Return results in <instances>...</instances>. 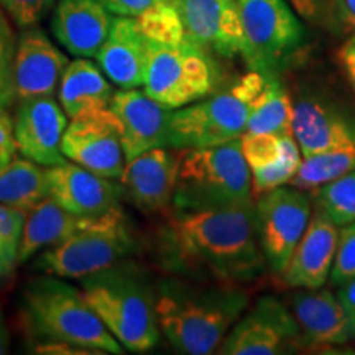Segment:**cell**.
I'll return each mask as SVG.
<instances>
[{
	"label": "cell",
	"instance_id": "cell-1",
	"mask_svg": "<svg viewBox=\"0 0 355 355\" xmlns=\"http://www.w3.org/2000/svg\"><path fill=\"white\" fill-rule=\"evenodd\" d=\"M163 261L171 272L220 283H242L263 273L255 204L175 212L163 229Z\"/></svg>",
	"mask_w": 355,
	"mask_h": 355
},
{
	"label": "cell",
	"instance_id": "cell-9",
	"mask_svg": "<svg viewBox=\"0 0 355 355\" xmlns=\"http://www.w3.org/2000/svg\"><path fill=\"white\" fill-rule=\"evenodd\" d=\"M248 102L232 86L229 91L171 110L166 146L180 150L209 148L237 140L247 130Z\"/></svg>",
	"mask_w": 355,
	"mask_h": 355
},
{
	"label": "cell",
	"instance_id": "cell-13",
	"mask_svg": "<svg viewBox=\"0 0 355 355\" xmlns=\"http://www.w3.org/2000/svg\"><path fill=\"white\" fill-rule=\"evenodd\" d=\"M186 40L209 55L242 56L245 48L237 0H175Z\"/></svg>",
	"mask_w": 355,
	"mask_h": 355
},
{
	"label": "cell",
	"instance_id": "cell-21",
	"mask_svg": "<svg viewBox=\"0 0 355 355\" xmlns=\"http://www.w3.org/2000/svg\"><path fill=\"white\" fill-rule=\"evenodd\" d=\"M97 66L115 86H144L148 63V38L133 17H114L107 38L94 56Z\"/></svg>",
	"mask_w": 355,
	"mask_h": 355
},
{
	"label": "cell",
	"instance_id": "cell-33",
	"mask_svg": "<svg viewBox=\"0 0 355 355\" xmlns=\"http://www.w3.org/2000/svg\"><path fill=\"white\" fill-rule=\"evenodd\" d=\"M288 2L293 10L311 25L336 35L347 30L343 0H288Z\"/></svg>",
	"mask_w": 355,
	"mask_h": 355
},
{
	"label": "cell",
	"instance_id": "cell-25",
	"mask_svg": "<svg viewBox=\"0 0 355 355\" xmlns=\"http://www.w3.org/2000/svg\"><path fill=\"white\" fill-rule=\"evenodd\" d=\"M114 87L99 66L87 58H78L66 66L58 86V102L68 119L107 109Z\"/></svg>",
	"mask_w": 355,
	"mask_h": 355
},
{
	"label": "cell",
	"instance_id": "cell-43",
	"mask_svg": "<svg viewBox=\"0 0 355 355\" xmlns=\"http://www.w3.org/2000/svg\"><path fill=\"white\" fill-rule=\"evenodd\" d=\"M8 347H10V336H8L7 322L3 318V311L0 308V355L7 354Z\"/></svg>",
	"mask_w": 355,
	"mask_h": 355
},
{
	"label": "cell",
	"instance_id": "cell-40",
	"mask_svg": "<svg viewBox=\"0 0 355 355\" xmlns=\"http://www.w3.org/2000/svg\"><path fill=\"white\" fill-rule=\"evenodd\" d=\"M337 56H339L345 78H347L349 84L355 92V33L344 43V46L340 48Z\"/></svg>",
	"mask_w": 355,
	"mask_h": 355
},
{
	"label": "cell",
	"instance_id": "cell-42",
	"mask_svg": "<svg viewBox=\"0 0 355 355\" xmlns=\"http://www.w3.org/2000/svg\"><path fill=\"white\" fill-rule=\"evenodd\" d=\"M337 298L343 303L344 309L347 311L350 321L355 326V279L349 282L347 285L340 286L339 293H337Z\"/></svg>",
	"mask_w": 355,
	"mask_h": 355
},
{
	"label": "cell",
	"instance_id": "cell-14",
	"mask_svg": "<svg viewBox=\"0 0 355 355\" xmlns=\"http://www.w3.org/2000/svg\"><path fill=\"white\" fill-rule=\"evenodd\" d=\"M291 128L303 158L355 146V115L329 97L300 96L293 104Z\"/></svg>",
	"mask_w": 355,
	"mask_h": 355
},
{
	"label": "cell",
	"instance_id": "cell-4",
	"mask_svg": "<svg viewBox=\"0 0 355 355\" xmlns=\"http://www.w3.org/2000/svg\"><path fill=\"white\" fill-rule=\"evenodd\" d=\"M21 301L26 324L37 337L76 344L101 355L125 352L89 306L83 291L61 278L46 275L30 279Z\"/></svg>",
	"mask_w": 355,
	"mask_h": 355
},
{
	"label": "cell",
	"instance_id": "cell-24",
	"mask_svg": "<svg viewBox=\"0 0 355 355\" xmlns=\"http://www.w3.org/2000/svg\"><path fill=\"white\" fill-rule=\"evenodd\" d=\"M239 81L248 101V133L293 135V102L277 74L252 71Z\"/></svg>",
	"mask_w": 355,
	"mask_h": 355
},
{
	"label": "cell",
	"instance_id": "cell-35",
	"mask_svg": "<svg viewBox=\"0 0 355 355\" xmlns=\"http://www.w3.org/2000/svg\"><path fill=\"white\" fill-rule=\"evenodd\" d=\"M55 3L56 0H0V6L20 28L40 24Z\"/></svg>",
	"mask_w": 355,
	"mask_h": 355
},
{
	"label": "cell",
	"instance_id": "cell-7",
	"mask_svg": "<svg viewBox=\"0 0 355 355\" xmlns=\"http://www.w3.org/2000/svg\"><path fill=\"white\" fill-rule=\"evenodd\" d=\"M217 66L209 53L188 40L163 44L148 40L145 94L175 110L204 99L214 91Z\"/></svg>",
	"mask_w": 355,
	"mask_h": 355
},
{
	"label": "cell",
	"instance_id": "cell-37",
	"mask_svg": "<svg viewBox=\"0 0 355 355\" xmlns=\"http://www.w3.org/2000/svg\"><path fill=\"white\" fill-rule=\"evenodd\" d=\"M110 13L117 17H140L141 13L152 8L163 0H101Z\"/></svg>",
	"mask_w": 355,
	"mask_h": 355
},
{
	"label": "cell",
	"instance_id": "cell-28",
	"mask_svg": "<svg viewBox=\"0 0 355 355\" xmlns=\"http://www.w3.org/2000/svg\"><path fill=\"white\" fill-rule=\"evenodd\" d=\"M352 170H355V146L331 150L301 159L290 184L300 189H318Z\"/></svg>",
	"mask_w": 355,
	"mask_h": 355
},
{
	"label": "cell",
	"instance_id": "cell-27",
	"mask_svg": "<svg viewBox=\"0 0 355 355\" xmlns=\"http://www.w3.org/2000/svg\"><path fill=\"white\" fill-rule=\"evenodd\" d=\"M48 196L46 168L25 157L0 168V204L26 212Z\"/></svg>",
	"mask_w": 355,
	"mask_h": 355
},
{
	"label": "cell",
	"instance_id": "cell-31",
	"mask_svg": "<svg viewBox=\"0 0 355 355\" xmlns=\"http://www.w3.org/2000/svg\"><path fill=\"white\" fill-rule=\"evenodd\" d=\"M290 135L275 133H248L241 137V150L250 171L268 168L283 158L286 150V139Z\"/></svg>",
	"mask_w": 355,
	"mask_h": 355
},
{
	"label": "cell",
	"instance_id": "cell-8",
	"mask_svg": "<svg viewBox=\"0 0 355 355\" xmlns=\"http://www.w3.org/2000/svg\"><path fill=\"white\" fill-rule=\"evenodd\" d=\"M245 37L242 58L259 73L278 74L304 46L306 32L285 0H237Z\"/></svg>",
	"mask_w": 355,
	"mask_h": 355
},
{
	"label": "cell",
	"instance_id": "cell-32",
	"mask_svg": "<svg viewBox=\"0 0 355 355\" xmlns=\"http://www.w3.org/2000/svg\"><path fill=\"white\" fill-rule=\"evenodd\" d=\"M301 163V150L298 146V141L293 135L286 139V150L283 158L278 163L261 168V170L250 171L252 173V189L254 193H266V191L285 186L293 180L296 175Z\"/></svg>",
	"mask_w": 355,
	"mask_h": 355
},
{
	"label": "cell",
	"instance_id": "cell-18",
	"mask_svg": "<svg viewBox=\"0 0 355 355\" xmlns=\"http://www.w3.org/2000/svg\"><path fill=\"white\" fill-rule=\"evenodd\" d=\"M109 109L112 110L121 128L125 159H132L137 155L158 146H166L171 110L145 94V91H115Z\"/></svg>",
	"mask_w": 355,
	"mask_h": 355
},
{
	"label": "cell",
	"instance_id": "cell-10",
	"mask_svg": "<svg viewBox=\"0 0 355 355\" xmlns=\"http://www.w3.org/2000/svg\"><path fill=\"white\" fill-rule=\"evenodd\" d=\"M311 217V198L304 189H270L255 204L259 242L273 273L283 275L293 252L303 237Z\"/></svg>",
	"mask_w": 355,
	"mask_h": 355
},
{
	"label": "cell",
	"instance_id": "cell-22",
	"mask_svg": "<svg viewBox=\"0 0 355 355\" xmlns=\"http://www.w3.org/2000/svg\"><path fill=\"white\" fill-rule=\"evenodd\" d=\"M337 237L339 227L316 207L311 212L308 227L282 275L286 285L300 290L321 288L329 278Z\"/></svg>",
	"mask_w": 355,
	"mask_h": 355
},
{
	"label": "cell",
	"instance_id": "cell-20",
	"mask_svg": "<svg viewBox=\"0 0 355 355\" xmlns=\"http://www.w3.org/2000/svg\"><path fill=\"white\" fill-rule=\"evenodd\" d=\"M291 313L298 322L301 344L343 345L355 339L350 321L337 295L324 288L296 291L291 296Z\"/></svg>",
	"mask_w": 355,
	"mask_h": 355
},
{
	"label": "cell",
	"instance_id": "cell-36",
	"mask_svg": "<svg viewBox=\"0 0 355 355\" xmlns=\"http://www.w3.org/2000/svg\"><path fill=\"white\" fill-rule=\"evenodd\" d=\"M17 144L13 135V119L8 110L0 112V168H3L15 158Z\"/></svg>",
	"mask_w": 355,
	"mask_h": 355
},
{
	"label": "cell",
	"instance_id": "cell-19",
	"mask_svg": "<svg viewBox=\"0 0 355 355\" xmlns=\"http://www.w3.org/2000/svg\"><path fill=\"white\" fill-rule=\"evenodd\" d=\"M50 196L79 217H94L121 206L122 186L73 162L46 168Z\"/></svg>",
	"mask_w": 355,
	"mask_h": 355
},
{
	"label": "cell",
	"instance_id": "cell-39",
	"mask_svg": "<svg viewBox=\"0 0 355 355\" xmlns=\"http://www.w3.org/2000/svg\"><path fill=\"white\" fill-rule=\"evenodd\" d=\"M15 37L8 24L6 13L0 8V68L12 64L13 51H15Z\"/></svg>",
	"mask_w": 355,
	"mask_h": 355
},
{
	"label": "cell",
	"instance_id": "cell-29",
	"mask_svg": "<svg viewBox=\"0 0 355 355\" xmlns=\"http://www.w3.org/2000/svg\"><path fill=\"white\" fill-rule=\"evenodd\" d=\"M316 207L334 222L337 227L355 222V170L334 181L319 186Z\"/></svg>",
	"mask_w": 355,
	"mask_h": 355
},
{
	"label": "cell",
	"instance_id": "cell-44",
	"mask_svg": "<svg viewBox=\"0 0 355 355\" xmlns=\"http://www.w3.org/2000/svg\"><path fill=\"white\" fill-rule=\"evenodd\" d=\"M344 20L347 28L355 30V0H343Z\"/></svg>",
	"mask_w": 355,
	"mask_h": 355
},
{
	"label": "cell",
	"instance_id": "cell-6",
	"mask_svg": "<svg viewBox=\"0 0 355 355\" xmlns=\"http://www.w3.org/2000/svg\"><path fill=\"white\" fill-rule=\"evenodd\" d=\"M135 250L130 224L122 206L87 217L86 224L64 242L46 248L37 260L42 272L63 279H83L114 266Z\"/></svg>",
	"mask_w": 355,
	"mask_h": 355
},
{
	"label": "cell",
	"instance_id": "cell-34",
	"mask_svg": "<svg viewBox=\"0 0 355 355\" xmlns=\"http://www.w3.org/2000/svg\"><path fill=\"white\" fill-rule=\"evenodd\" d=\"M329 279L337 288L355 279V222L339 227Z\"/></svg>",
	"mask_w": 355,
	"mask_h": 355
},
{
	"label": "cell",
	"instance_id": "cell-2",
	"mask_svg": "<svg viewBox=\"0 0 355 355\" xmlns=\"http://www.w3.org/2000/svg\"><path fill=\"white\" fill-rule=\"evenodd\" d=\"M155 298L159 331L188 355L216 352L248 304L247 293L232 283L199 285L181 278L159 282Z\"/></svg>",
	"mask_w": 355,
	"mask_h": 355
},
{
	"label": "cell",
	"instance_id": "cell-11",
	"mask_svg": "<svg viewBox=\"0 0 355 355\" xmlns=\"http://www.w3.org/2000/svg\"><path fill=\"white\" fill-rule=\"evenodd\" d=\"M303 349L298 322L290 309L273 296L257 301L239 318L222 340V355H278Z\"/></svg>",
	"mask_w": 355,
	"mask_h": 355
},
{
	"label": "cell",
	"instance_id": "cell-17",
	"mask_svg": "<svg viewBox=\"0 0 355 355\" xmlns=\"http://www.w3.org/2000/svg\"><path fill=\"white\" fill-rule=\"evenodd\" d=\"M180 159V150L170 146H158L127 159L119 178L123 194L141 212L168 211L173 207Z\"/></svg>",
	"mask_w": 355,
	"mask_h": 355
},
{
	"label": "cell",
	"instance_id": "cell-41",
	"mask_svg": "<svg viewBox=\"0 0 355 355\" xmlns=\"http://www.w3.org/2000/svg\"><path fill=\"white\" fill-rule=\"evenodd\" d=\"M15 104L12 87V64L0 68V112L10 109Z\"/></svg>",
	"mask_w": 355,
	"mask_h": 355
},
{
	"label": "cell",
	"instance_id": "cell-26",
	"mask_svg": "<svg viewBox=\"0 0 355 355\" xmlns=\"http://www.w3.org/2000/svg\"><path fill=\"white\" fill-rule=\"evenodd\" d=\"M87 217L71 214L61 207L51 196L35 204L30 211L25 212L24 230H21L19 261L30 260L38 252L55 247L64 242L71 235L84 227Z\"/></svg>",
	"mask_w": 355,
	"mask_h": 355
},
{
	"label": "cell",
	"instance_id": "cell-3",
	"mask_svg": "<svg viewBox=\"0 0 355 355\" xmlns=\"http://www.w3.org/2000/svg\"><path fill=\"white\" fill-rule=\"evenodd\" d=\"M79 282L89 306L123 349L145 354L158 344L157 298L140 268L121 261Z\"/></svg>",
	"mask_w": 355,
	"mask_h": 355
},
{
	"label": "cell",
	"instance_id": "cell-16",
	"mask_svg": "<svg viewBox=\"0 0 355 355\" xmlns=\"http://www.w3.org/2000/svg\"><path fill=\"white\" fill-rule=\"evenodd\" d=\"M68 66L64 55L46 33L28 26L15 43L12 58L13 99L21 102L42 96H53Z\"/></svg>",
	"mask_w": 355,
	"mask_h": 355
},
{
	"label": "cell",
	"instance_id": "cell-45",
	"mask_svg": "<svg viewBox=\"0 0 355 355\" xmlns=\"http://www.w3.org/2000/svg\"><path fill=\"white\" fill-rule=\"evenodd\" d=\"M6 279V275H3V268H2V252H0V282Z\"/></svg>",
	"mask_w": 355,
	"mask_h": 355
},
{
	"label": "cell",
	"instance_id": "cell-15",
	"mask_svg": "<svg viewBox=\"0 0 355 355\" xmlns=\"http://www.w3.org/2000/svg\"><path fill=\"white\" fill-rule=\"evenodd\" d=\"M12 119L17 152L21 157L44 168L66 162L61 141L68 127V115L53 96L17 102Z\"/></svg>",
	"mask_w": 355,
	"mask_h": 355
},
{
	"label": "cell",
	"instance_id": "cell-38",
	"mask_svg": "<svg viewBox=\"0 0 355 355\" xmlns=\"http://www.w3.org/2000/svg\"><path fill=\"white\" fill-rule=\"evenodd\" d=\"M35 354H46V355H101L97 350L81 347V345L60 343V340H44L35 345Z\"/></svg>",
	"mask_w": 355,
	"mask_h": 355
},
{
	"label": "cell",
	"instance_id": "cell-5",
	"mask_svg": "<svg viewBox=\"0 0 355 355\" xmlns=\"http://www.w3.org/2000/svg\"><path fill=\"white\" fill-rule=\"evenodd\" d=\"M252 173L241 139L209 148L181 152L173 209H214L252 202Z\"/></svg>",
	"mask_w": 355,
	"mask_h": 355
},
{
	"label": "cell",
	"instance_id": "cell-23",
	"mask_svg": "<svg viewBox=\"0 0 355 355\" xmlns=\"http://www.w3.org/2000/svg\"><path fill=\"white\" fill-rule=\"evenodd\" d=\"M112 13L101 0H58L51 28L71 55L94 58L107 38Z\"/></svg>",
	"mask_w": 355,
	"mask_h": 355
},
{
	"label": "cell",
	"instance_id": "cell-30",
	"mask_svg": "<svg viewBox=\"0 0 355 355\" xmlns=\"http://www.w3.org/2000/svg\"><path fill=\"white\" fill-rule=\"evenodd\" d=\"M140 30L150 42L178 44L186 40L184 25L175 0H163L137 17Z\"/></svg>",
	"mask_w": 355,
	"mask_h": 355
},
{
	"label": "cell",
	"instance_id": "cell-12",
	"mask_svg": "<svg viewBox=\"0 0 355 355\" xmlns=\"http://www.w3.org/2000/svg\"><path fill=\"white\" fill-rule=\"evenodd\" d=\"M61 150L69 162L107 180H119L125 168L121 128L109 107L71 119Z\"/></svg>",
	"mask_w": 355,
	"mask_h": 355
}]
</instances>
